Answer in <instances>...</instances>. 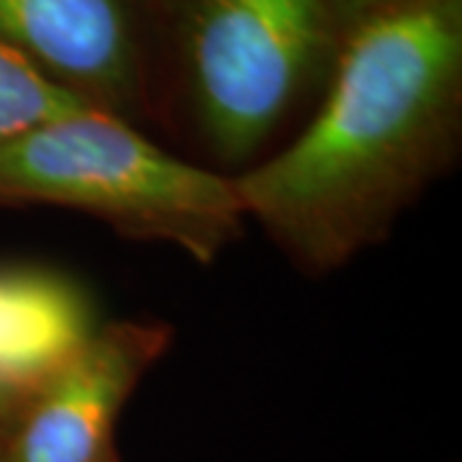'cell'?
<instances>
[{
    "label": "cell",
    "instance_id": "1",
    "mask_svg": "<svg viewBox=\"0 0 462 462\" xmlns=\"http://www.w3.org/2000/svg\"><path fill=\"white\" fill-rule=\"evenodd\" d=\"M462 90V0H406L345 32L327 98L288 147L234 178L300 267L375 245L442 167Z\"/></svg>",
    "mask_w": 462,
    "mask_h": 462
},
{
    "label": "cell",
    "instance_id": "2",
    "mask_svg": "<svg viewBox=\"0 0 462 462\" xmlns=\"http://www.w3.org/2000/svg\"><path fill=\"white\" fill-rule=\"evenodd\" d=\"M42 203L96 216L132 239L211 264L242 234L234 178L190 165L114 111L85 106L0 147V206Z\"/></svg>",
    "mask_w": 462,
    "mask_h": 462
},
{
    "label": "cell",
    "instance_id": "3",
    "mask_svg": "<svg viewBox=\"0 0 462 462\" xmlns=\"http://www.w3.org/2000/svg\"><path fill=\"white\" fill-rule=\"evenodd\" d=\"M327 0H182V39L203 132L226 160L273 134L331 42Z\"/></svg>",
    "mask_w": 462,
    "mask_h": 462
},
{
    "label": "cell",
    "instance_id": "4",
    "mask_svg": "<svg viewBox=\"0 0 462 462\" xmlns=\"http://www.w3.org/2000/svg\"><path fill=\"white\" fill-rule=\"evenodd\" d=\"M170 339L160 321H114L93 331L62 367L18 398L0 430V462H121L116 424Z\"/></svg>",
    "mask_w": 462,
    "mask_h": 462
},
{
    "label": "cell",
    "instance_id": "5",
    "mask_svg": "<svg viewBox=\"0 0 462 462\" xmlns=\"http://www.w3.org/2000/svg\"><path fill=\"white\" fill-rule=\"evenodd\" d=\"M0 39L98 108L136 93L134 0H0Z\"/></svg>",
    "mask_w": 462,
    "mask_h": 462
},
{
    "label": "cell",
    "instance_id": "6",
    "mask_svg": "<svg viewBox=\"0 0 462 462\" xmlns=\"http://www.w3.org/2000/svg\"><path fill=\"white\" fill-rule=\"evenodd\" d=\"M96 331L85 293L42 270H0V391L23 396Z\"/></svg>",
    "mask_w": 462,
    "mask_h": 462
},
{
    "label": "cell",
    "instance_id": "7",
    "mask_svg": "<svg viewBox=\"0 0 462 462\" xmlns=\"http://www.w3.org/2000/svg\"><path fill=\"white\" fill-rule=\"evenodd\" d=\"M93 106L0 39V147L62 116Z\"/></svg>",
    "mask_w": 462,
    "mask_h": 462
},
{
    "label": "cell",
    "instance_id": "8",
    "mask_svg": "<svg viewBox=\"0 0 462 462\" xmlns=\"http://www.w3.org/2000/svg\"><path fill=\"white\" fill-rule=\"evenodd\" d=\"M329 3L331 21H334V29L345 33L346 29H352L355 23H360L363 18L375 16L385 8H393L401 5L406 0H327Z\"/></svg>",
    "mask_w": 462,
    "mask_h": 462
},
{
    "label": "cell",
    "instance_id": "9",
    "mask_svg": "<svg viewBox=\"0 0 462 462\" xmlns=\"http://www.w3.org/2000/svg\"><path fill=\"white\" fill-rule=\"evenodd\" d=\"M18 398L14 393H5V391H0V430H3V424L8 421V416L14 411V406L18 403Z\"/></svg>",
    "mask_w": 462,
    "mask_h": 462
}]
</instances>
